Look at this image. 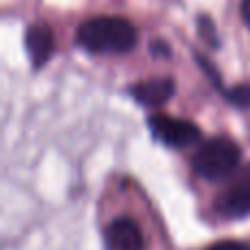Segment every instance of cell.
I'll use <instances>...</instances> for the list:
<instances>
[{
  "label": "cell",
  "instance_id": "cell-1",
  "mask_svg": "<svg viewBox=\"0 0 250 250\" xmlns=\"http://www.w3.org/2000/svg\"><path fill=\"white\" fill-rule=\"evenodd\" d=\"M138 42L134 22L123 16L88 18L77 29V44L92 55H123Z\"/></svg>",
  "mask_w": 250,
  "mask_h": 250
},
{
  "label": "cell",
  "instance_id": "cell-2",
  "mask_svg": "<svg viewBox=\"0 0 250 250\" xmlns=\"http://www.w3.org/2000/svg\"><path fill=\"white\" fill-rule=\"evenodd\" d=\"M242 163V149L229 136H213L204 141L193 154L191 167L208 182H222L235 176Z\"/></svg>",
  "mask_w": 250,
  "mask_h": 250
},
{
  "label": "cell",
  "instance_id": "cell-3",
  "mask_svg": "<svg viewBox=\"0 0 250 250\" xmlns=\"http://www.w3.org/2000/svg\"><path fill=\"white\" fill-rule=\"evenodd\" d=\"M147 127H149L151 136L158 143L171 147V149H185V147L198 145L202 132L195 123L187 121V119L169 117L163 112H154L147 119Z\"/></svg>",
  "mask_w": 250,
  "mask_h": 250
},
{
  "label": "cell",
  "instance_id": "cell-4",
  "mask_svg": "<svg viewBox=\"0 0 250 250\" xmlns=\"http://www.w3.org/2000/svg\"><path fill=\"white\" fill-rule=\"evenodd\" d=\"M215 213L226 220L250 217V165L239 167L230 178V185L217 195Z\"/></svg>",
  "mask_w": 250,
  "mask_h": 250
},
{
  "label": "cell",
  "instance_id": "cell-5",
  "mask_svg": "<svg viewBox=\"0 0 250 250\" xmlns=\"http://www.w3.org/2000/svg\"><path fill=\"white\" fill-rule=\"evenodd\" d=\"M127 95L143 108L158 110L176 95V82L171 77H149L127 88Z\"/></svg>",
  "mask_w": 250,
  "mask_h": 250
},
{
  "label": "cell",
  "instance_id": "cell-6",
  "mask_svg": "<svg viewBox=\"0 0 250 250\" xmlns=\"http://www.w3.org/2000/svg\"><path fill=\"white\" fill-rule=\"evenodd\" d=\"M24 48L31 66L40 70L48 64V60L55 53V33L46 22H33L24 31Z\"/></svg>",
  "mask_w": 250,
  "mask_h": 250
},
{
  "label": "cell",
  "instance_id": "cell-7",
  "mask_svg": "<svg viewBox=\"0 0 250 250\" xmlns=\"http://www.w3.org/2000/svg\"><path fill=\"white\" fill-rule=\"evenodd\" d=\"M105 242L110 250H145V237L134 220L117 217L105 229Z\"/></svg>",
  "mask_w": 250,
  "mask_h": 250
},
{
  "label": "cell",
  "instance_id": "cell-8",
  "mask_svg": "<svg viewBox=\"0 0 250 250\" xmlns=\"http://www.w3.org/2000/svg\"><path fill=\"white\" fill-rule=\"evenodd\" d=\"M222 92H224V99L230 105L242 108V110H250V82L237 83V86L229 88V90H222Z\"/></svg>",
  "mask_w": 250,
  "mask_h": 250
},
{
  "label": "cell",
  "instance_id": "cell-9",
  "mask_svg": "<svg viewBox=\"0 0 250 250\" xmlns=\"http://www.w3.org/2000/svg\"><path fill=\"white\" fill-rule=\"evenodd\" d=\"M195 26H198L200 38H202L211 48H217L220 38H217V26H215V22H213V18L207 16V13H200L198 20H195Z\"/></svg>",
  "mask_w": 250,
  "mask_h": 250
},
{
  "label": "cell",
  "instance_id": "cell-10",
  "mask_svg": "<svg viewBox=\"0 0 250 250\" xmlns=\"http://www.w3.org/2000/svg\"><path fill=\"white\" fill-rule=\"evenodd\" d=\"M149 53L154 57H163V60H169L171 57V46H169L165 40H151L149 42Z\"/></svg>",
  "mask_w": 250,
  "mask_h": 250
},
{
  "label": "cell",
  "instance_id": "cell-11",
  "mask_svg": "<svg viewBox=\"0 0 250 250\" xmlns=\"http://www.w3.org/2000/svg\"><path fill=\"white\" fill-rule=\"evenodd\" d=\"M207 250H250V244L246 242H217Z\"/></svg>",
  "mask_w": 250,
  "mask_h": 250
},
{
  "label": "cell",
  "instance_id": "cell-12",
  "mask_svg": "<svg viewBox=\"0 0 250 250\" xmlns=\"http://www.w3.org/2000/svg\"><path fill=\"white\" fill-rule=\"evenodd\" d=\"M239 13H242L244 24L250 29V0H242V4H239Z\"/></svg>",
  "mask_w": 250,
  "mask_h": 250
}]
</instances>
